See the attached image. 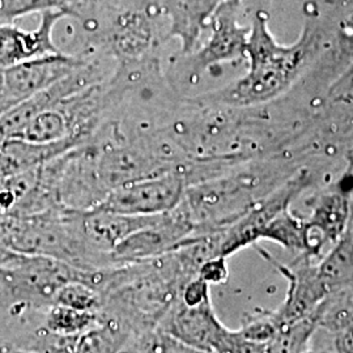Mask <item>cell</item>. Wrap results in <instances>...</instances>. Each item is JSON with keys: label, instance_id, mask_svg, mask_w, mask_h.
<instances>
[{"label": "cell", "instance_id": "1", "mask_svg": "<svg viewBox=\"0 0 353 353\" xmlns=\"http://www.w3.org/2000/svg\"><path fill=\"white\" fill-rule=\"evenodd\" d=\"M313 39L312 30L305 28L303 36L296 43L281 46L268 29L267 16L256 12L246 45V59L249 61L246 75L198 100L245 108L278 97L301 71L312 50Z\"/></svg>", "mask_w": 353, "mask_h": 353}, {"label": "cell", "instance_id": "2", "mask_svg": "<svg viewBox=\"0 0 353 353\" xmlns=\"http://www.w3.org/2000/svg\"><path fill=\"white\" fill-rule=\"evenodd\" d=\"M186 189L185 176L173 169L114 189L96 208L132 216L166 214L181 204Z\"/></svg>", "mask_w": 353, "mask_h": 353}, {"label": "cell", "instance_id": "3", "mask_svg": "<svg viewBox=\"0 0 353 353\" xmlns=\"http://www.w3.org/2000/svg\"><path fill=\"white\" fill-rule=\"evenodd\" d=\"M194 233V224L179 204L173 211L160 214L151 225L141 228L119 242L112 252L113 263H138L164 256L174 252Z\"/></svg>", "mask_w": 353, "mask_h": 353}, {"label": "cell", "instance_id": "4", "mask_svg": "<svg viewBox=\"0 0 353 353\" xmlns=\"http://www.w3.org/2000/svg\"><path fill=\"white\" fill-rule=\"evenodd\" d=\"M309 185V178L303 173L292 178L281 188L274 190L262 201L239 217L233 224L221 232L220 255L229 258L242 249L255 245L262 240L265 228L285 210L290 208L292 201Z\"/></svg>", "mask_w": 353, "mask_h": 353}, {"label": "cell", "instance_id": "5", "mask_svg": "<svg viewBox=\"0 0 353 353\" xmlns=\"http://www.w3.org/2000/svg\"><path fill=\"white\" fill-rule=\"evenodd\" d=\"M240 3L234 0L221 3L210 23L212 33L207 42L190 55H185V58H189L188 63L191 75H201L219 64L246 58L250 26H242L239 23L237 12Z\"/></svg>", "mask_w": 353, "mask_h": 353}, {"label": "cell", "instance_id": "6", "mask_svg": "<svg viewBox=\"0 0 353 353\" xmlns=\"http://www.w3.org/2000/svg\"><path fill=\"white\" fill-rule=\"evenodd\" d=\"M84 59L85 55H67L59 51L10 68H0L3 96L12 108L16 103L50 88L51 85L74 72L83 64Z\"/></svg>", "mask_w": 353, "mask_h": 353}, {"label": "cell", "instance_id": "7", "mask_svg": "<svg viewBox=\"0 0 353 353\" xmlns=\"http://www.w3.org/2000/svg\"><path fill=\"white\" fill-rule=\"evenodd\" d=\"M261 254L275 265L288 281V292L284 303L276 310H272L279 327L312 316L328 294L326 287L318 276L316 262L300 255L293 265H284L276 262L268 252L261 250Z\"/></svg>", "mask_w": 353, "mask_h": 353}, {"label": "cell", "instance_id": "8", "mask_svg": "<svg viewBox=\"0 0 353 353\" xmlns=\"http://www.w3.org/2000/svg\"><path fill=\"white\" fill-rule=\"evenodd\" d=\"M157 330L210 352H216L229 332V328L216 316L211 300L196 306H186L179 299L163 316Z\"/></svg>", "mask_w": 353, "mask_h": 353}, {"label": "cell", "instance_id": "9", "mask_svg": "<svg viewBox=\"0 0 353 353\" xmlns=\"http://www.w3.org/2000/svg\"><path fill=\"white\" fill-rule=\"evenodd\" d=\"M352 207L348 194L341 190L323 194L316 203L309 220L303 221V252L316 259L323 256V249L341 240L351 223Z\"/></svg>", "mask_w": 353, "mask_h": 353}, {"label": "cell", "instance_id": "10", "mask_svg": "<svg viewBox=\"0 0 353 353\" xmlns=\"http://www.w3.org/2000/svg\"><path fill=\"white\" fill-rule=\"evenodd\" d=\"M70 16L64 10H49L41 13L36 29L24 30L11 24L0 26V68H10L26 61L59 52L54 43L55 26Z\"/></svg>", "mask_w": 353, "mask_h": 353}, {"label": "cell", "instance_id": "11", "mask_svg": "<svg viewBox=\"0 0 353 353\" xmlns=\"http://www.w3.org/2000/svg\"><path fill=\"white\" fill-rule=\"evenodd\" d=\"M159 216H132L93 208L80 211V228L89 249L108 267H113L112 252L115 246L134 232L153 224Z\"/></svg>", "mask_w": 353, "mask_h": 353}, {"label": "cell", "instance_id": "12", "mask_svg": "<svg viewBox=\"0 0 353 353\" xmlns=\"http://www.w3.org/2000/svg\"><path fill=\"white\" fill-rule=\"evenodd\" d=\"M221 0H161V11L169 20L166 38H176L181 54L198 49L203 30L210 26Z\"/></svg>", "mask_w": 353, "mask_h": 353}, {"label": "cell", "instance_id": "13", "mask_svg": "<svg viewBox=\"0 0 353 353\" xmlns=\"http://www.w3.org/2000/svg\"><path fill=\"white\" fill-rule=\"evenodd\" d=\"M81 145H84V143L75 138L54 143L4 140L0 143V176H16L29 172Z\"/></svg>", "mask_w": 353, "mask_h": 353}, {"label": "cell", "instance_id": "14", "mask_svg": "<svg viewBox=\"0 0 353 353\" xmlns=\"http://www.w3.org/2000/svg\"><path fill=\"white\" fill-rule=\"evenodd\" d=\"M67 138H76L74 135L72 121L64 101L38 113L20 132L19 138L34 143H54ZM83 141V140H80ZM84 143V141H83ZM85 144V143H84Z\"/></svg>", "mask_w": 353, "mask_h": 353}, {"label": "cell", "instance_id": "15", "mask_svg": "<svg viewBox=\"0 0 353 353\" xmlns=\"http://www.w3.org/2000/svg\"><path fill=\"white\" fill-rule=\"evenodd\" d=\"M131 335L132 332L117 319L101 316L99 325L77 335L71 353H118Z\"/></svg>", "mask_w": 353, "mask_h": 353}, {"label": "cell", "instance_id": "16", "mask_svg": "<svg viewBox=\"0 0 353 353\" xmlns=\"http://www.w3.org/2000/svg\"><path fill=\"white\" fill-rule=\"evenodd\" d=\"M100 322V313L75 310L62 305H50L42 314L39 326L52 334L77 336Z\"/></svg>", "mask_w": 353, "mask_h": 353}, {"label": "cell", "instance_id": "17", "mask_svg": "<svg viewBox=\"0 0 353 353\" xmlns=\"http://www.w3.org/2000/svg\"><path fill=\"white\" fill-rule=\"evenodd\" d=\"M316 327L313 316L280 326L276 335L265 348L267 353H306Z\"/></svg>", "mask_w": 353, "mask_h": 353}, {"label": "cell", "instance_id": "18", "mask_svg": "<svg viewBox=\"0 0 353 353\" xmlns=\"http://www.w3.org/2000/svg\"><path fill=\"white\" fill-rule=\"evenodd\" d=\"M51 305H62L75 310L100 313L103 306L101 292L81 281H70L57 290Z\"/></svg>", "mask_w": 353, "mask_h": 353}, {"label": "cell", "instance_id": "19", "mask_svg": "<svg viewBox=\"0 0 353 353\" xmlns=\"http://www.w3.org/2000/svg\"><path fill=\"white\" fill-rule=\"evenodd\" d=\"M262 240L274 241L285 249L301 254L303 250V220L293 216L290 210H285L265 228Z\"/></svg>", "mask_w": 353, "mask_h": 353}, {"label": "cell", "instance_id": "20", "mask_svg": "<svg viewBox=\"0 0 353 353\" xmlns=\"http://www.w3.org/2000/svg\"><path fill=\"white\" fill-rule=\"evenodd\" d=\"M70 0H0V26L11 24L14 19L49 10L67 11ZM68 12V11H67Z\"/></svg>", "mask_w": 353, "mask_h": 353}, {"label": "cell", "instance_id": "21", "mask_svg": "<svg viewBox=\"0 0 353 353\" xmlns=\"http://www.w3.org/2000/svg\"><path fill=\"white\" fill-rule=\"evenodd\" d=\"M279 325L272 312H255L243 319L239 332L246 341L267 345L278 332Z\"/></svg>", "mask_w": 353, "mask_h": 353}, {"label": "cell", "instance_id": "22", "mask_svg": "<svg viewBox=\"0 0 353 353\" xmlns=\"http://www.w3.org/2000/svg\"><path fill=\"white\" fill-rule=\"evenodd\" d=\"M118 353H159V330L132 334Z\"/></svg>", "mask_w": 353, "mask_h": 353}, {"label": "cell", "instance_id": "23", "mask_svg": "<svg viewBox=\"0 0 353 353\" xmlns=\"http://www.w3.org/2000/svg\"><path fill=\"white\" fill-rule=\"evenodd\" d=\"M229 271H228V258L225 256H214L205 261L198 272V278L202 279L210 285L221 284L227 281Z\"/></svg>", "mask_w": 353, "mask_h": 353}, {"label": "cell", "instance_id": "24", "mask_svg": "<svg viewBox=\"0 0 353 353\" xmlns=\"http://www.w3.org/2000/svg\"><path fill=\"white\" fill-rule=\"evenodd\" d=\"M211 285L201 278H194L183 287L179 294V301L186 306H196L211 300Z\"/></svg>", "mask_w": 353, "mask_h": 353}, {"label": "cell", "instance_id": "25", "mask_svg": "<svg viewBox=\"0 0 353 353\" xmlns=\"http://www.w3.org/2000/svg\"><path fill=\"white\" fill-rule=\"evenodd\" d=\"M159 353H214L189 345L159 331Z\"/></svg>", "mask_w": 353, "mask_h": 353}, {"label": "cell", "instance_id": "26", "mask_svg": "<svg viewBox=\"0 0 353 353\" xmlns=\"http://www.w3.org/2000/svg\"><path fill=\"white\" fill-rule=\"evenodd\" d=\"M223 3H225V1H233V0H221ZM234 1H241V0H234Z\"/></svg>", "mask_w": 353, "mask_h": 353}, {"label": "cell", "instance_id": "27", "mask_svg": "<svg viewBox=\"0 0 353 353\" xmlns=\"http://www.w3.org/2000/svg\"><path fill=\"white\" fill-rule=\"evenodd\" d=\"M11 353H16V352H11Z\"/></svg>", "mask_w": 353, "mask_h": 353}]
</instances>
